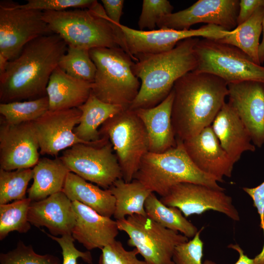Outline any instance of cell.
I'll return each instance as SVG.
<instances>
[{"instance_id":"cell-1","label":"cell","mask_w":264,"mask_h":264,"mask_svg":"<svg viewBox=\"0 0 264 264\" xmlns=\"http://www.w3.org/2000/svg\"><path fill=\"white\" fill-rule=\"evenodd\" d=\"M67 46L54 33L38 37L26 44L18 57L8 61L4 73L0 75L2 103L46 96L50 76Z\"/></svg>"},{"instance_id":"cell-2","label":"cell","mask_w":264,"mask_h":264,"mask_svg":"<svg viewBox=\"0 0 264 264\" xmlns=\"http://www.w3.org/2000/svg\"><path fill=\"white\" fill-rule=\"evenodd\" d=\"M227 85L218 76L195 71L175 82L171 119L176 139L184 141L211 125L228 95Z\"/></svg>"},{"instance_id":"cell-3","label":"cell","mask_w":264,"mask_h":264,"mask_svg":"<svg viewBox=\"0 0 264 264\" xmlns=\"http://www.w3.org/2000/svg\"><path fill=\"white\" fill-rule=\"evenodd\" d=\"M199 40L190 38L166 52L135 55L137 61L132 66V70L140 79L141 85L129 109L135 110L157 105L169 94L178 79L195 70L198 61L194 48Z\"/></svg>"},{"instance_id":"cell-4","label":"cell","mask_w":264,"mask_h":264,"mask_svg":"<svg viewBox=\"0 0 264 264\" xmlns=\"http://www.w3.org/2000/svg\"><path fill=\"white\" fill-rule=\"evenodd\" d=\"M43 19L53 33L67 44L89 50L94 48H121L122 31L108 19L97 0L89 8L62 11H43Z\"/></svg>"},{"instance_id":"cell-5","label":"cell","mask_w":264,"mask_h":264,"mask_svg":"<svg viewBox=\"0 0 264 264\" xmlns=\"http://www.w3.org/2000/svg\"><path fill=\"white\" fill-rule=\"evenodd\" d=\"M151 192L164 196L174 185L190 182L224 190L212 176L198 169L177 139L174 147L161 153L148 152L142 158L134 176Z\"/></svg>"},{"instance_id":"cell-6","label":"cell","mask_w":264,"mask_h":264,"mask_svg":"<svg viewBox=\"0 0 264 264\" xmlns=\"http://www.w3.org/2000/svg\"><path fill=\"white\" fill-rule=\"evenodd\" d=\"M89 53L96 67L91 93L103 102L129 109L141 85L132 70L134 61L120 47L94 48Z\"/></svg>"},{"instance_id":"cell-7","label":"cell","mask_w":264,"mask_h":264,"mask_svg":"<svg viewBox=\"0 0 264 264\" xmlns=\"http://www.w3.org/2000/svg\"><path fill=\"white\" fill-rule=\"evenodd\" d=\"M194 49L198 61L196 72L215 75L227 84L246 81L264 83V66L233 45L203 38Z\"/></svg>"},{"instance_id":"cell-8","label":"cell","mask_w":264,"mask_h":264,"mask_svg":"<svg viewBox=\"0 0 264 264\" xmlns=\"http://www.w3.org/2000/svg\"><path fill=\"white\" fill-rule=\"evenodd\" d=\"M99 132L101 137L111 143L123 179L132 181L142 158L149 152L147 133L142 122L134 110L127 109L108 119Z\"/></svg>"},{"instance_id":"cell-9","label":"cell","mask_w":264,"mask_h":264,"mask_svg":"<svg viewBox=\"0 0 264 264\" xmlns=\"http://www.w3.org/2000/svg\"><path fill=\"white\" fill-rule=\"evenodd\" d=\"M116 222L119 230L129 236L128 245L136 248L147 264H175L173 255L176 247L189 241L147 216L134 214Z\"/></svg>"},{"instance_id":"cell-10","label":"cell","mask_w":264,"mask_h":264,"mask_svg":"<svg viewBox=\"0 0 264 264\" xmlns=\"http://www.w3.org/2000/svg\"><path fill=\"white\" fill-rule=\"evenodd\" d=\"M59 158L70 172L105 189L122 178L117 156L108 139L99 145L75 144Z\"/></svg>"},{"instance_id":"cell-11","label":"cell","mask_w":264,"mask_h":264,"mask_svg":"<svg viewBox=\"0 0 264 264\" xmlns=\"http://www.w3.org/2000/svg\"><path fill=\"white\" fill-rule=\"evenodd\" d=\"M53 33L43 11L19 7L13 2H0V54L14 59L30 41Z\"/></svg>"},{"instance_id":"cell-12","label":"cell","mask_w":264,"mask_h":264,"mask_svg":"<svg viewBox=\"0 0 264 264\" xmlns=\"http://www.w3.org/2000/svg\"><path fill=\"white\" fill-rule=\"evenodd\" d=\"M160 200L165 205L179 209L185 217L201 215L213 210L223 213L232 220H240L239 212L231 197L224 190L206 185L182 182L173 186Z\"/></svg>"},{"instance_id":"cell-13","label":"cell","mask_w":264,"mask_h":264,"mask_svg":"<svg viewBox=\"0 0 264 264\" xmlns=\"http://www.w3.org/2000/svg\"><path fill=\"white\" fill-rule=\"evenodd\" d=\"M130 54L133 57L140 54H156L174 48L180 41L190 38L219 40L230 31L213 24H206L198 29L176 30L163 28L152 31H141L120 24Z\"/></svg>"},{"instance_id":"cell-14","label":"cell","mask_w":264,"mask_h":264,"mask_svg":"<svg viewBox=\"0 0 264 264\" xmlns=\"http://www.w3.org/2000/svg\"><path fill=\"white\" fill-rule=\"evenodd\" d=\"M81 111L77 108L48 110L32 122L40 146V153L56 156L59 153L78 143L99 145L107 139L102 137L96 142H87L79 138L74 132L79 123Z\"/></svg>"},{"instance_id":"cell-15","label":"cell","mask_w":264,"mask_h":264,"mask_svg":"<svg viewBox=\"0 0 264 264\" xmlns=\"http://www.w3.org/2000/svg\"><path fill=\"white\" fill-rule=\"evenodd\" d=\"M238 0H198L188 8L162 17L159 29L189 30L198 23L216 25L231 31L237 26Z\"/></svg>"},{"instance_id":"cell-16","label":"cell","mask_w":264,"mask_h":264,"mask_svg":"<svg viewBox=\"0 0 264 264\" xmlns=\"http://www.w3.org/2000/svg\"><path fill=\"white\" fill-rule=\"evenodd\" d=\"M0 126V168L12 171L34 167L39 160L40 146L32 122L7 123Z\"/></svg>"},{"instance_id":"cell-17","label":"cell","mask_w":264,"mask_h":264,"mask_svg":"<svg viewBox=\"0 0 264 264\" xmlns=\"http://www.w3.org/2000/svg\"><path fill=\"white\" fill-rule=\"evenodd\" d=\"M229 102L243 123L254 145L264 144V83L246 81L227 85Z\"/></svg>"},{"instance_id":"cell-18","label":"cell","mask_w":264,"mask_h":264,"mask_svg":"<svg viewBox=\"0 0 264 264\" xmlns=\"http://www.w3.org/2000/svg\"><path fill=\"white\" fill-rule=\"evenodd\" d=\"M183 144L190 158L200 171L218 182H223L225 176H231L235 163L222 148L211 125L183 141Z\"/></svg>"},{"instance_id":"cell-19","label":"cell","mask_w":264,"mask_h":264,"mask_svg":"<svg viewBox=\"0 0 264 264\" xmlns=\"http://www.w3.org/2000/svg\"><path fill=\"white\" fill-rule=\"evenodd\" d=\"M75 223L71 235L88 250L102 249L115 241L118 234L116 220L98 214L78 201H73Z\"/></svg>"},{"instance_id":"cell-20","label":"cell","mask_w":264,"mask_h":264,"mask_svg":"<svg viewBox=\"0 0 264 264\" xmlns=\"http://www.w3.org/2000/svg\"><path fill=\"white\" fill-rule=\"evenodd\" d=\"M28 220L37 227H46L52 235H71L75 223L72 202L63 191L31 201Z\"/></svg>"},{"instance_id":"cell-21","label":"cell","mask_w":264,"mask_h":264,"mask_svg":"<svg viewBox=\"0 0 264 264\" xmlns=\"http://www.w3.org/2000/svg\"><path fill=\"white\" fill-rule=\"evenodd\" d=\"M174 97L172 89L167 97L157 105L133 110L145 128L150 152L163 153L177 144L171 119Z\"/></svg>"},{"instance_id":"cell-22","label":"cell","mask_w":264,"mask_h":264,"mask_svg":"<svg viewBox=\"0 0 264 264\" xmlns=\"http://www.w3.org/2000/svg\"><path fill=\"white\" fill-rule=\"evenodd\" d=\"M211 127L222 148L234 163L244 152L256 150L246 127L229 102L224 103Z\"/></svg>"},{"instance_id":"cell-23","label":"cell","mask_w":264,"mask_h":264,"mask_svg":"<svg viewBox=\"0 0 264 264\" xmlns=\"http://www.w3.org/2000/svg\"><path fill=\"white\" fill-rule=\"evenodd\" d=\"M92 83L73 78L58 66L52 73L47 88L49 110L78 108L88 98Z\"/></svg>"},{"instance_id":"cell-24","label":"cell","mask_w":264,"mask_h":264,"mask_svg":"<svg viewBox=\"0 0 264 264\" xmlns=\"http://www.w3.org/2000/svg\"><path fill=\"white\" fill-rule=\"evenodd\" d=\"M62 191L72 201H78L101 215L110 218L113 215L115 199L109 189H102L69 172Z\"/></svg>"},{"instance_id":"cell-25","label":"cell","mask_w":264,"mask_h":264,"mask_svg":"<svg viewBox=\"0 0 264 264\" xmlns=\"http://www.w3.org/2000/svg\"><path fill=\"white\" fill-rule=\"evenodd\" d=\"M33 182L28 190L29 199H44L62 191L67 174L70 172L60 158L40 159L34 166Z\"/></svg>"},{"instance_id":"cell-26","label":"cell","mask_w":264,"mask_h":264,"mask_svg":"<svg viewBox=\"0 0 264 264\" xmlns=\"http://www.w3.org/2000/svg\"><path fill=\"white\" fill-rule=\"evenodd\" d=\"M78 108L81 111V116L74 132L79 138L87 142L100 140L99 127L108 119L125 110L121 106L102 101L91 92L87 100Z\"/></svg>"},{"instance_id":"cell-27","label":"cell","mask_w":264,"mask_h":264,"mask_svg":"<svg viewBox=\"0 0 264 264\" xmlns=\"http://www.w3.org/2000/svg\"><path fill=\"white\" fill-rule=\"evenodd\" d=\"M115 199L114 219L120 220L132 215L146 216L145 203L152 193L136 179L130 182L117 180L109 188Z\"/></svg>"},{"instance_id":"cell-28","label":"cell","mask_w":264,"mask_h":264,"mask_svg":"<svg viewBox=\"0 0 264 264\" xmlns=\"http://www.w3.org/2000/svg\"><path fill=\"white\" fill-rule=\"evenodd\" d=\"M264 14V6H262L248 20L237 26L223 38L217 40L239 48L254 63L261 65L258 52Z\"/></svg>"},{"instance_id":"cell-29","label":"cell","mask_w":264,"mask_h":264,"mask_svg":"<svg viewBox=\"0 0 264 264\" xmlns=\"http://www.w3.org/2000/svg\"><path fill=\"white\" fill-rule=\"evenodd\" d=\"M145 209L149 218L163 227L180 232L188 238H193L198 231L179 209L165 205L154 193L152 192L146 199Z\"/></svg>"},{"instance_id":"cell-30","label":"cell","mask_w":264,"mask_h":264,"mask_svg":"<svg viewBox=\"0 0 264 264\" xmlns=\"http://www.w3.org/2000/svg\"><path fill=\"white\" fill-rule=\"evenodd\" d=\"M49 110L47 96L23 101L0 103V113L8 123L20 124L32 122Z\"/></svg>"},{"instance_id":"cell-31","label":"cell","mask_w":264,"mask_h":264,"mask_svg":"<svg viewBox=\"0 0 264 264\" xmlns=\"http://www.w3.org/2000/svg\"><path fill=\"white\" fill-rule=\"evenodd\" d=\"M58 66L69 76L92 83L96 67L89 50L68 45L66 53L60 59Z\"/></svg>"},{"instance_id":"cell-32","label":"cell","mask_w":264,"mask_h":264,"mask_svg":"<svg viewBox=\"0 0 264 264\" xmlns=\"http://www.w3.org/2000/svg\"><path fill=\"white\" fill-rule=\"evenodd\" d=\"M31 200L29 198L0 205V240L12 231L26 233L30 229L28 214Z\"/></svg>"},{"instance_id":"cell-33","label":"cell","mask_w":264,"mask_h":264,"mask_svg":"<svg viewBox=\"0 0 264 264\" xmlns=\"http://www.w3.org/2000/svg\"><path fill=\"white\" fill-rule=\"evenodd\" d=\"M33 176L31 168L12 171L0 169V205L25 198L28 184Z\"/></svg>"},{"instance_id":"cell-34","label":"cell","mask_w":264,"mask_h":264,"mask_svg":"<svg viewBox=\"0 0 264 264\" xmlns=\"http://www.w3.org/2000/svg\"><path fill=\"white\" fill-rule=\"evenodd\" d=\"M0 264H60V260L51 254H38L31 245L20 242L14 249L0 254Z\"/></svg>"},{"instance_id":"cell-35","label":"cell","mask_w":264,"mask_h":264,"mask_svg":"<svg viewBox=\"0 0 264 264\" xmlns=\"http://www.w3.org/2000/svg\"><path fill=\"white\" fill-rule=\"evenodd\" d=\"M174 7L168 0H143L138 25L139 30H155L159 20L172 13Z\"/></svg>"},{"instance_id":"cell-36","label":"cell","mask_w":264,"mask_h":264,"mask_svg":"<svg viewBox=\"0 0 264 264\" xmlns=\"http://www.w3.org/2000/svg\"><path fill=\"white\" fill-rule=\"evenodd\" d=\"M202 227L190 241L177 245L173 255L175 264H203V242L200 238Z\"/></svg>"},{"instance_id":"cell-37","label":"cell","mask_w":264,"mask_h":264,"mask_svg":"<svg viewBox=\"0 0 264 264\" xmlns=\"http://www.w3.org/2000/svg\"><path fill=\"white\" fill-rule=\"evenodd\" d=\"M101 250L99 264H147L144 260L138 259L139 252L136 248L127 250L118 241L115 240Z\"/></svg>"},{"instance_id":"cell-38","label":"cell","mask_w":264,"mask_h":264,"mask_svg":"<svg viewBox=\"0 0 264 264\" xmlns=\"http://www.w3.org/2000/svg\"><path fill=\"white\" fill-rule=\"evenodd\" d=\"M96 1L93 0H28L21 8L41 11H62L71 9L89 8Z\"/></svg>"},{"instance_id":"cell-39","label":"cell","mask_w":264,"mask_h":264,"mask_svg":"<svg viewBox=\"0 0 264 264\" xmlns=\"http://www.w3.org/2000/svg\"><path fill=\"white\" fill-rule=\"evenodd\" d=\"M49 237L57 242L62 250V264H77V259L81 258L85 262L92 264V257L89 251H80L74 244V239L71 234L62 236L59 238L44 232Z\"/></svg>"},{"instance_id":"cell-40","label":"cell","mask_w":264,"mask_h":264,"mask_svg":"<svg viewBox=\"0 0 264 264\" xmlns=\"http://www.w3.org/2000/svg\"><path fill=\"white\" fill-rule=\"evenodd\" d=\"M242 189L251 198L253 205L257 209L260 217V226L264 235V181L256 187Z\"/></svg>"},{"instance_id":"cell-41","label":"cell","mask_w":264,"mask_h":264,"mask_svg":"<svg viewBox=\"0 0 264 264\" xmlns=\"http://www.w3.org/2000/svg\"><path fill=\"white\" fill-rule=\"evenodd\" d=\"M262 6H264V0H241L237 17V26L248 20Z\"/></svg>"},{"instance_id":"cell-42","label":"cell","mask_w":264,"mask_h":264,"mask_svg":"<svg viewBox=\"0 0 264 264\" xmlns=\"http://www.w3.org/2000/svg\"><path fill=\"white\" fill-rule=\"evenodd\" d=\"M102 6L109 21L113 24L120 23L124 0H102Z\"/></svg>"},{"instance_id":"cell-43","label":"cell","mask_w":264,"mask_h":264,"mask_svg":"<svg viewBox=\"0 0 264 264\" xmlns=\"http://www.w3.org/2000/svg\"><path fill=\"white\" fill-rule=\"evenodd\" d=\"M228 247L234 249L239 254V259L235 264H254V259H251L245 255L239 245L231 244L228 246ZM203 264H216V263L210 260H205Z\"/></svg>"},{"instance_id":"cell-44","label":"cell","mask_w":264,"mask_h":264,"mask_svg":"<svg viewBox=\"0 0 264 264\" xmlns=\"http://www.w3.org/2000/svg\"><path fill=\"white\" fill-rule=\"evenodd\" d=\"M263 39L259 48V58L261 64L264 63V14L262 22Z\"/></svg>"},{"instance_id":"cell-45","label":"cell","mask_w":264,"mask_h":264,"mask_svg":"<svg viewBox=\"0 0 264 264\" xmlns=\"http://www.w3.org/2000/svg\"><path fill=\"white\" fill-rule=\"evenodd\" d=\"M8 61L6 58L0 54V75L4 73Z\"/></svg>"}]
</instances>
